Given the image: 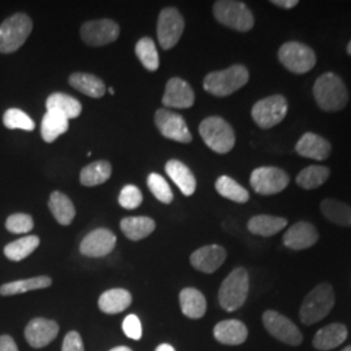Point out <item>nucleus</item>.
Returning <instances> with one entry per match:
<instances>
[{
	"instance_id": "13",
	"label": "nucleus",
	"mask_w": 351,
	"mask_h": 351,
	"mask_svg": "<svg viewBox=\"0 0 351 351\" xmlns=\"http://www.w3.org/2000/svg\"><path fill=\"white\" fill-rule=\"evenodd\" d=\"M155 124L165 138L181 143H190L193 141L185 119L178 113L168 110H158L155 113Z\"/></svg>"
},
{
	"instance_id": "17",
	"label": "nucleus",
	"mask_w": 351,
	"mask_h": 351,
	"mask_svg": "<svg viewBox=\"0 0 351 351\" xmlns=\"http://www.w3.org/2000/svg\"><path fill=\"white\" fill-rule=\"evenodd\" d=\"M226 259V251L220 245H207L194 251L190 256L191 265L203 274L216 272Z\"/></svg>"
},
{
	"instance_id": "45",
	"label": "nucleus",
	"mask_w": 351,
	"mask_h": 351,
	"mask_svg": "<svg viewBox=\"0 0 351 351\" xmlns=\"http://www.w3.org/2000/svg\"><path fill=\"white\" fill-rule=\"evenodd\" d=\"M0 351H19L17 345L11 336L8 335L0 336Z\"/></svg>"
},
{
	"instance_id": "19",
	"label": "nucleus",
	"mask_w": 351,
	"mask_h": 351,
	"mask_svg": "<svg viewBox=\"0 0 351 351\" xmlns=\"http://www.w3.org/2000/svg\"><path fill=\"white\" fill-rule=\"evenodd\" d=\"M195 101L191 86L182 78L173 77L167 82L163 104L169 108H190Z\"/></svg>"
},
{
	"instance_id": "35",
	"label": "nucleus",
	"mask_w": 351,
	"mask_h": 351,
	"mask_svg": "<svg viewBox=\"0 0 351 351\" xmlns=\"http://www.w3.org/2000/svg\"><path fill=\"white\" fill-rule=\"evenodd\" d=\"M215 189L221 197L229 201L246 203L250 199L249 191L229 176H220L215 182Z\"/></svg>"
},
{
	"instance_id": "27",
	"label": "nucleus",
	"mask_w": 351,
	"mask_h": 351,
	"mask_svg": "<svg viewBox=\"0 0 351 351\" xmlns=\"http://www.w3.org/2000/svg\"><path fill=\"white\" fill-rule=\"evenodd\" d=\"M46 108L50 112L59 113L65 119L71 120L78 117L82 112V106L73 97L63 93L51 94L46 101Z\"/></svg>"
},
{
	"instance_id": "46",
	"label": "nucleus",
	"mask_w": 351,
	"mask_h": 351,
	"mask_svg": "<svg viewBox=\"0 0 351 351\" xmlns=\"http://www.w3.org/2000/svg\"><path fill=\"white\" fill-rule=\"evenodd\" d=\"M272 4H275L276 7L284 8V10H291L295 5H298V0H272Z\"/></svg>"
},
{
	"instance_id": "51",
	"label": "nucleus",
	"mask_w": 351,
	"mask_h": 351,
	"mask_svg": "<svg viewBox=\"0 0 351 351\" xmlns=\"http://www.w3.org/2000/svg\"><path fill=\"white\" fill-rule=\"evenodd\" d=\"M341 351H351V346H348V348H345V349H343V350H341Z\"/></svg>"
},
{
	"instance_id": "33",
	"label": "nucleus",
	"mask_w": 351,
	"mask_h": 351,
	"mask_svg": "<svg viewBox=\"0 0 351 351\" xmlns=\"http://www.w3.org/2000/svg\"><path fill=\"white\" fill-rule=\"evenodd\" d=\"M52 280L49 276H38L27 278V280H19L8 282L0 287V295L3 297H10V295H17L27 293L32 290H40L51 287Z\"/></svg>"
},
{
	"instance_id": "2",
	"label": "nucleus",
	"mask_w": 351,
	"mask_h": 351,
	"mask_svg": "<svg viewBox=\"0 0 351 351\" xmlns=\"http://www.w3.org/2000/svg\"><path fill=\"white\" fill-rule=\"evenodd\" d=\"M335 291L330 284L323 282L313 289L303 300L300 319L304 326H313L326 317L335 306Z\"/></svg>"
},
{
	"instance_id": "3",
	"label": "nucleus",
	"mask_w": 351,
	"mask_h": 351,
	"mask_svg": "<svg viewBox=\"0 0 351 351\" xmlns=\"http://www.w3.org/2000/svg\"><path fill=\"white\" fill-rule=\"evenodd\" d=\"M249 71L245 65L236 64L224 71H216L206 75L203 88L215 97H228L249 82Z\"/></svg>"
},
{
	"instance_id": "49",
	"label": "nucleus",
	"mask_w": 351,
	"mask_h": 351,
	"mask_svg": "<svg viewBox=\"0 0 351 351\" xmlns=\"http://www.w3.org/2000/svg\"><path fill=\"white\" fill-rule=\"evenodd\" d=\"M346 51H348V53L351 56V40L349 42V45H348V47H346Z\"/></svg>"
},
{
	"instance_id": "50",
	"label": "nucleus",
	"mask_w": 351,
	"mask_h": 351,
	"mask_svg": "<svg viewBox=\"0 0 351 351\" xmlns=\"http://www.w3.org/2000/svg\"><path fill=\"white\" fill-rule=\"evenodd\" d=\"M110 94L114 95V90H113V88H110Z\"/></svg>"
},
{
	"instance_id": "48",
	"label": "nucleus",
	"mask_w": 351,
	"mask_h": 351,
	"mask_svg": "<svg viewBox=\"0 0 351 351\" xmlns=\"http://www.w3.org/2000/svg\"><path fill=\"white\" fill-rule=\"evenodd\" d=\"M110 351H133L132 349H129V348H126V346H119V348H114L112 350Z\"/></svg>"
},
{
	"instance_id": "8",
	"label": "nucleus",
	"mask_w": 351,
	"mask_h": 351,
	"mask_svg": "<svg viewBox=\"0 0 351 351\" xmlns=\"http://www.w3.org/2000/svg\"><path fill=\"white\" fill-rule=\"evenodd\" d=\"M278 60L289 72L304 75L310 72L316 64V55L307 45L291 40L284 43L278 50Z\"/></svg>"
},
{
	"instance_id": "28",
	"label": "nucleus",
	"mask_w": 351,
	"mask_h": 351,
	"mask_svg": "<svg viewBox=\"0 0 351 351\" xmlns=\"http://www.w3.org/2000/svg\"><path fill=\"white\" fill-rule=\"evenodd\" d=\"M120 228L125 234L126 239L130 241H141L150 236L155 230L156 224L147 216H134L123 219L120 223Z\"/></svg>"
},
{
	"instance_id": "10",
	"label": "nucleus",
	"mask_w": 351,
	"mask_h": 351,
	"mask_svg": "<svg viewBox=\"0 0 351 351\" xmlns=\"http://www.w3.org/2000/svg\"><path fill=\"white\" fill-rule=\"evenodd\" d=\"M290 178L288 173L277 167H261L252 171L251 188L261 195H274L288 188Z\"/></svg>"
},
{
	"instance_id": "30",
	"label": "nucleus",
	"mask_w": 351,
	"mask_h": 351,
	"mask_svg": "<svg viewBox=\"0 0 351 351\" xmlns=\"http://www.w3.org/2000/svg\"><path fill=\"white\" fill-rule=\"evenodd\" d=\"M69 85L90 98H101L106 94V85L97 75L90 73H73L69 77Z\"/></svg>"
},
{
	"instance_id": "21",
	"label": "nucleus",
	"mask_w": 351,
	"mask_h": 351,
	"mask_svg": "<svg viewBox=\"0 0 351 351\" xmlns=\"http://www.w3.org/2000/svg\"><path fill=\"white\" fill-rule=\"evenodd\" d=\"M247 326L236 319L220 322L213 328V337L223 345L237 346L243 343L247 339Z\"/></svg>"
},
{
	"instance_id": "44",
	"label": "nucleus",
	"mask_w": 351,
	"mask_h": 351,
	"mask_svg": "<svg viewBox=\"0 0 351 351\" xmlns=\"http://www.w3.org/2000/svg\"><path fill=\"white\" fill-rule=\"evenodd\" d=\"M62 351H85L84 342H82V339L78 332L73 330L65 336Z\"/></svg>"
},
{
	"instance_id": "37",
	"label": "nucleus",
	"mask_w": 351,
	"mask_h": 351,
	"mask_svg": "<svg viewBox=\"0 0 351 351\" xmlns=\"http://www.w3.org/2000/svg\"><path fill=\"white\" fill-rule=\"evenodd\" d=\"M39 246L37 236H26L23 239H16L4 247V255L12 262H21L33 254Z\"/></svg>"
},
{
	"instance_id": "40",
	"label": "nucleus",
	"mask_w": 351,
	"mask_h": 351,
	"mask_svg": "<svg viewBox=\"0 0 351 351\" xmlns=\"http://www.w3.org/2000/svg\"><path fill=\"white\" fill-rule=\"evenodd\" d=\"M147 186L150 189L151 193L158 201L162 203H172L173 201V193L169 184L165 181L163 176L158 173H150L147 177Z\"/></svg>"
},
{
	"instance_id": "26",
	"label": "nucleus",
	"mask_w": 351,
	"mask_h": 351,
	"mask_svg": "<svg viewBox=\"0 0 351 351\" xmlns=\"http://www.w3.org/2000/svg\"><path fill=\"white\" fill-rule=\"evenodd\" d=\"M132 294L125 289H111L101 294L98 306L104 314H120L132 304Z\"/></svg>"
},
{
	"instance_id": "22",
	"label": "nucleus",
	"mask_w": 351,
	"mask_h": 351,
	"mask_svg": "<svg viewBox=\"0 0 351 351\" xmlns=\"http://www.w3.org/2000/svg\"><path fill=\"white\" fill-rule=\"evenodd\" d=\"M348 339V328L341 323H333L329 326H323L316 332L313 339L316 350H333L341 346Z\"/></svg>"
},
{
	"instance_id": "43",
	"label": "nucleus",
	"mask_w": 351,
	"mask_h": 351,
	"mask_svg": "<svg viewBox=\"0 0 351 351\" xmlns=\"http://www.w3.org/2000/svg\"><path fill=\"white\" fill-rule=\"evenodd\" d=\"M123 329L124 333L129 339H141L142 337V326L139 322L138 317L136 315H129L126 316L124 323H123Z\"/></svg>"
},
{
	"instance_id": "11",
	"label": "nucleus",
	"mask_w": 351,
	"mask_h": 351,
	"mask_svg": "<svg viewBox=\"0 0 351 351\" xmlns=\"http://www.w3.org/2000/svg\"><path fill=\"white\" fill-rule=\"evenodd\" d=\"M262 319L267 332L278 341L290 346H300L303 342L301 330L287 316L274 310H268L264 313Z\"/></svg>"
},
{
	"instance_id": "6",
	"label": "nucleus",
	"mask_w": 351,
	"mask_h": 351,
	"mask_svg": "<svg viewBox=\"0 0 351 351\" xmlns=\"http://www.w3.org/2000/svg\"><path fill=\"white\" fill-rule=\"evenodd\" d=\"M213 16L220 24L242 33L250 32L255 23L250 8L245 3L236 0L216 1L213 4Z\"/></svg>"
},
{
	"instance_id": "12",
	"label": "nucleus",
	"mask_w": 351,
	"mask_h": 351,
	"mask_svg": "<svg viewBox=\"0 0 351 351\" xmlns=\"http://www.w3.org/2000/svg\"><path fill=\"white\" fill-rule=\"evenodd\" d=\"M185 21L176 8H164L158 19V39L164 50H171L184 33Z\"/></svg>"
},
{
	"instance_id": "24",
	"label": "nucleus",
	"mask_w": 351,
	"mask_h": 351,
	"mask_svg": "<svg viewBox=\"0 0 351 351\" xmlns=\"http://www.w3.org/2000/svg\"><path fill=\"white\" fill-rule=\"evenodd\" d=\"M288 226V220L285 217L272 216V215H258L251 217L247 223V229L252 234L262 237H272L281 232Z\"/></svg>"
},
{
	"instance_id": "47",
	"label": "nucleus",
	"mask_w": 351,
	"mask_h": 351,
	"mask_svg": "<svg viewBox=\"0 0 351 351\" xmlns=\"http://www.w3.org/2000/svg\"><path fill=\"white\" fill-rule=\"evenodd\" d=\"M155 351H176L175 348L173 346H171V345H168V343H162V345H159L158 348H156V350Z\"/></svg>"
},
{
	"instance_id": "4",
	"label": "nucleus",
	"mask_w": 351,
	"mask_h": 351,
	"mask_svg": "<svg viewBox=\"0 0 351 351\" xmlns=\"http://www.w3.org/2000/svg\"><path fill=\"white\" fill-rule=\"evenodd\" d=\"M249 274L243 267L233 269L219 290V303L228 313L241 308L249 295Z\"/></svg>"
},
{
	"instance_id": "20",
	"label": "nucleus",
	"mask_w": 351,
	"mask_h": 351,
	"mask_svg": "<svg viewBox=\"0 0 351 351\" xmlns=\"http://www.w3.org/2000/svg\"><path fill=\"white\" fill-rule=\"evenodd\" d=\"M298 155L314 160H326L332 152V145L316 133H304L295 145Z\"/></svg>"
},
{
	"instance_id": "16",
	"label": "nucleus",
	"mask_w": 351,
	"mask_h": 351,
	"mask_svg": "<svg viewBox=\"0 0 351 351\" xmlns=\"http://www.w3.org/2000/svg\"><path fill=\"white\" fill-rule=\"evenodd\" d=\"M59 335V326L56 322L45 317L33 319L25 328V339L34 349H42L50 345Z\"/></svg>"
},
{
	"instance_id": "29",
	"label": "nucleus",
	"mask_w": 351,
	"mask_h": 351,
	"mask_svg": "<svg viewBox=\"0 0 351 351\" xmlns=\"http://www.w3.org/2000/svg\"><path fill=\"white\" fill-rule=\"evenodd\" d=\"M49 208L59 224H72L75 216V204L71 201V198H68L62 191H53L51 194Z\"/></svg>"
},
{
	"instance_id": "25",
	"label": "nucleus",
	"mask_w": 351,
	"mask_h": 351,
	"mask_svg": "<svg viewBox=\"0 0 351 351\" xmlns=\"http://www.w3.org/2000/svg\"><path fill=\"white\" fill-rule=\"evenodd\" d=\"M181 311L189 319H201L207 311V302L198 289L185 288L180 293Z\"/></svg>"
},
{
	"instance_id": "32",
	"label": "nucleus",
	"mask_w": 351,
	"mask_h": 351,
	"mask_svg": "<svg viewBox=\"0 0 351 351\" xmlns=\"http://www.w3.org/2000/svg\"><path fill=\"white\" fill-rule=\"evenodd\" d=\"M69 129V120L59 113L47 111L42 119L40 134L47 143H52Z\"/></svg>"
},
{
	"instance_id": "1",
	"label": "nucleus",
	"mask_w": 351,
	"mask_h": 351,
	"mask_svg": "<svg viewBox=\"0 0 351 351\" xmlns=\"http://www.w3.org/2000/svg\"><path fill=\"white\" fill-rule=\"evenodd\" d=\"M315 101L326 112H337L346 107L349 101V91L345 82L332 72H326L315 81Z\"/></svg>"
},
{
	"instance_id": "36",
	"label": "nucleus",
	"mask_w": 351,
	"mask_h": 351,
	"mask_svg": "<svg viewBox=\"0 0 351 351\" xmlns=\"http://www.w3.org/2000/svg\"><path fill=\"white\" fill-rule=\"evenodd\" d=\"M330 176V171L324 165H310L302 169L297 176V185L306 190H314L324 185Z\"/></svg>"
},
{
	"instance_id": "42",
	"label": "nucleus",
	"mask_w": 351,
	"mask_h": 351,
	"mask_svg": "<svg viewBox=\"0 0 351 351\" xmlns=\"http://www.w3.org/2000/svg\"><path fill=\"white\" fill-rule=\"evenodd\" d=\"M143 201L142 193L136 185H126L120 191L119 195V203L121 207H124L126 210H136L141 206V203Z\"/></svg>"
},
{
	"instance_id": "14",
	"label": "nucleus",
	"mask_w": 351,
	"mask_h": 351,
	"mask_svg": "<svg viewBox=\"0 0 351 351\" xmlns=\"http://www.w3.org/2000/svg\"><path fill=\"white\" fill-rule=\"evenodd\" d=\"M120 36V26L112 20L103 19L85 23L81 27V37L93 47L110 45Z\"/></svg>"
},
{
	"instance_id": "41",
	"label": "nucleus",
	"mask_w": 351,
	"mask_h": 351,
	"mask_svg": "<svg viewBox=\"0 0 351 351\" xmlns=\"http://www.w3.org/2000/svg\"><path fill=\"white\" fill-rule=\"evenodd\" d=\"M5 228L13 234H25L33 230L34 220L26 213H13L7 219Z\"/></svg>"
},
{
	"instance_id": "31",
	"label": "nucleus",
	"mask_w": 351,
	"mask_h": 351,
	"mask_svg": "<svg viewBox=\"0 0 351 351\" xmlns=\"http://www.w3.org/2000/svg\"><path fill=\"white\" fill-rule=\"evenodd\" d=\"M320 211L330 223L351 228V206L345 202L324 199L320 203Z\"/></svg>"
},
{
	"instance_id": "39",
	"label": "nucleus",
	"mask_w": 351,
	"mask_h": 351,
	"mask_svg": "<svg viewBox=\"0 0 351 351\" xmlns=\"http://www.w3.org/2000/svg\"><path fill=\"white\" fill-rule=\"evenodd\" d=\"M3 124L8 129H21L26 132L34 130L36 124L27 113L19 108H10L3 116Z\"/></svg>"
},
{
	"instance_id": "38",
	"label": "nucleus",
	"mask_w": 351,
	"mask_h": 351,
	"mask_svg": "<svg viewBox=\"0 0 351 351\" xmlns=\"http://www.w3.org/2000/svg\"><path fill=\"white\" fill-rule=\"evenodd\" d=\"M136 55L139 62L143 64V66L150 71L155 72L159 68V55L155 46V42L149 37L139 39L136 45Z\"/></svg>"
},
{
	"instance_id": "23",
	"label": "nucleus",
	"mask_w": 351,
	"mask_h": 351,
	"mask_svg": "<svg viewBox=\"0 0 351 351\" xmlns=\"http://www.w3.org/2000/svg\"><path fill=\"white\" fill-rule=\"evenodd\" d=\"M165 172L181 190V193L184 195L190 197L195 193L197 180L188 165H185L180 160L172 159V160H168L165 164Z\"/></svg>"
},
{
	"instance_id": "5",
	"label": "nucleus",
	"mask_w": 351,
	"mask_h": 351,
	"mask_svg": "<svg viewBox=\"0 0 351 351\" xmlns=\"http://www.w3.org/2000/svg\"><path fill=\"white\" fill-rule=\"evenodd\" d=\"M199 134L203 142L217 154H228L236 145L233 128L219 116L204 119L199 125Z\"/></svg>"
},
{
	"instance_id": "9",
	"label": "nucleus",
	"mask_w": 351,
	"mask_h": 351,
	"mask_svg": "<svg viewBox=\"0 0 351 351\" xmlns=\"http://www.w3.org/2000/svg\"><path fill=\"white\" fill-rule=\"evenodd\" d=\"M288 113V101L282 95H271L256 101L251 110L252 120L262 129L278 125Z\"/></svg>"
},
{
	"instance_id": "15",
	"label": "nucleus",
	"mask_w": 351,
	"mask_h": 351,
	"mask_svg": "<svg viewBox=\"0 0 351 351\" xmlns=\"http://www.w3.org/2000/svg\"><path fill=\"white\" fill-rule=\"evenodd\" d=\"M117 239L111 230L106 228H99L90 232L80 245V251L82 255L88 258H103L112 252L116 246Z\"/></svg>"
},
{
	"instance_id": "18",
	"label": "nucleus",
	"mask_w": 351,
	"mask_h": 351,
	"mask_svg": "<svg viewBox=\"0 0 351 351\" xmlns=\"http://www.w3.org/2000/svg\"><path fill=\"white\" fill-rule=\"evenodd\" d=\"M284 245L291 250H306L319 241V232L311 223L298 221L289 228L284 234Z\"/></svg>"
},
{
	"instance_id": "34",
	"label": "nucleus",
	"mask_w": 351,
	"mask_h": 351,
	"mask_svg": "<svg viewBox=\"0 0 351 351\" xmlns=\"http://www.w3.org/2000/svg\"><path fill=\"white\" fill-rule=\"evenodd\" d=\"M112 175V167L106 160H99L88 164L80 175V181L84 186H97L110 180Z\"/></svg>"
},
{
	"instance_id": "7",
	"label": "nucleus",
	"mask_w": 351,
	"mask_h": 351,
	"mask_svg": "<svg viewBox=\"0 0 351 351\" xmlns=\"http://www.w3.org/2000/svg\"><path fill=\"white\" fill-rule=\"evenodd\" d=\"M33 30V21L24 13H16L0 25V52L12 53L26 42Z\"/></svg>"
}]
</instances>
